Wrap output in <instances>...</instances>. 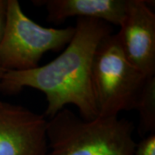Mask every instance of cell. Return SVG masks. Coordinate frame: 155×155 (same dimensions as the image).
I'll return each instance as SVG.
<instances>
[{"mask_svg": "<svg viewBox=\"0 0 155 155\" xmlns=\"http://www.w3.org/2000/svg\"><path fill=\"white\" fill-rule=\"evenodd\" d=\"M5 72V71L2 68V67H0V85H1V81H2V78H3V75H4V73Z\"/></svg>", "mask_w": 155, "mask_h": 155, "instance_id": "8fae6325", "label": "cell"}, {"mask_svg": "<svg viewBox=\"0 0 155 155\" xmlns=\"http://www.w3.org/2000/svg\"><path fill=\"white\" fill-rule=\"evenodd\" d=\"M47 119L0 100V155H47Z\"/></svg>", "mask_w": 155, "mask_h": 155, "instance_id": "5b68a950", "label": "cell"}, {"mask_svg": "<svg viewBox=\"0 0 155 155\" xmlns=\"http://www.w3.org/2000/svg\"><path fill=\"white\" fill-rule=\"evenodd\" d=\"M7 16V0H0V41L5 31Z\"/></svg>", "mask_w": 155, "mask_h": 155, "instance_id": "30bf717a", "label": "cell"}, {"mask_svg": "<svg viewBox=\"0 0 155 155\" xmlns=\"http://www.w3.org/2000/svg\"><path fill=\"white\" fill-rule=\"evenodd\" d=\"M74 27L46 28L25 15L18 0H7L5 31L0 41V67L5 72H24L39 67L46 53L64 49Z\"/></svg>", "mask_w": 155, "mask_h": 155, "instance_id": "277c9868", "label": "cell"}, {"mask_svg": "<svg viewBox=\"0 0 155 155\" xmlns=\"http://www.w3.org/2000/svg\"><path fill=\"white\" fill-rule=\"evenodd\" d=\"M134 128L125 118L88 121L65 108L47 120V155H134Z\"/></svg>", "mask_w": 155, "mask_h": 155, "instance_id": "7a4b0ae2", "label": "cell"}, {"mask_svg": "<svg viewBox=\"0 0 155 155\" xmlns=\"http://www.w3.org/2000/svg\"><path fill=\"white\" fill-rule=\"evenodd\" d=\"M147 78L127 60L117 33L105 36L96 50L91 68L98 116H118L122 111L135 110Z\"/></svg>", "mask_w": 155, "mask_h": 155, "instance_id": "3957f363", "label": "cell"}, {"mask_svg": "<svg viewBox=\"0 0 155 155\" xmlns=\"http://www.w3.org/2000/svg\"><path fill=\"white\" fill-rule=\"evenodd\" d=\"M35 5L44 6L47 20L65 22L68 18H93L119 26L127 11V0H35Z\"/></svg>", "mask_w": 155, "mask_h": 155, "instance_id": "52a82bcc", "label": "cell"}, {"mask_svg": "<svg viewBox=\"0 0 155 155\" xmlns=\"http://www.w3.org/2000/svg\"><path fill=\"white\" fill-rule=\"evenodd\" d=\"M130 63L147 77L155 76V14L144 0H127V11L117 33Z\"/></svg>", "mask_w": 155, "mask_h": 155, "instance_id": "8992f818", "label": "cell"}, {"mask_svg": "<svg viewBox=\"0 0 155 155\" xmlns=\"http://www.w3.org/2000/svg\"><path fill=\"white\" fill-rule=\"evenodd\" d=\"M135 110L139 113L140 135L155 133V76L147 79Z\"/></svg>", "mask_w": 155, "mask_h": 155, "instance_id": "ba28073f", "label": "cell"}, {"mask_svg": "<svg viewBox=\"0 0 155 155\" xmlns=\"http://www.w3.org/2000/svg\"><path fill=\"white\" fill-rule=\"evenodd\" d=\"M134 155H155V133L147 134L136 144Z\"/></svg>", "mask_w": 155, "mask_h": 155, "instance_id": "9c48e42d", "label": "cell"}, {"mask_svg": "<svg viewBox=\"0 0 155 155\" xmlns=\"http://www.w3.org/2000/svg\"><path fill=\"white\" fill-rule=\"evenodd\" d=\"M112 34L107 22L93 18H77L74 35L61 54L49 63L24 72H5L0 91L5 95L32 88L44 93L48 119L71 104L84 120L98 117L95 103L91 68L100 41Z\"/></svg>", "mask_w": 155, "mask_h": 155, "instance_id": "6da1fadb", "label": "cell"}]
</instances>
